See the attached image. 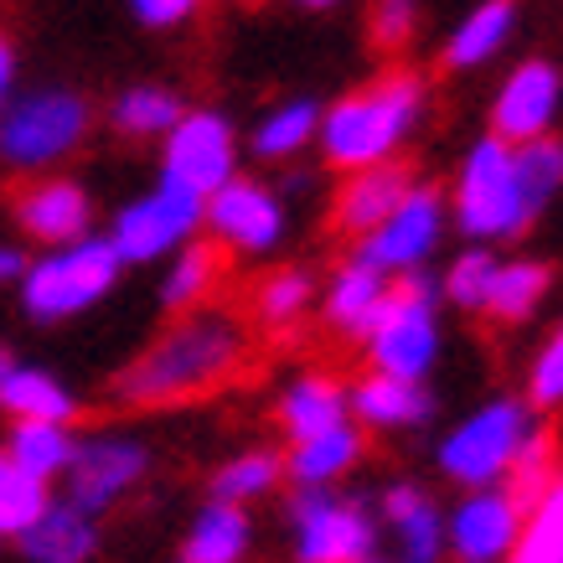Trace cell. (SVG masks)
I'll return each instance as SVG.
<instances>
[{
  "label": "cell",
  "mask_w": 563,
  "mask_h": 563,
  "mask_svg": "<svg viewBox=\"0 0 563 563\" xmlns=\"http://www.w3.org/2000/svg\"><path fill=\"white\" fill-rule=\"evenodd\" d=\"M357 563H383V559H357Z\"/></svg>",
  "instance_id": "bcb514c9"
},
{
  "label": "cell",
  "mask_w": 563,
  "mask_h": 563,
  "mask_svg": "<svg viewBox=\"0 0 563 563\" xmlns=\"http://www.w3.org/2000/svg\"><path fill=\"white\" fill-rule=\"evenodd\" d=\"M300 5H316V11H325V5H336V0H300Z\"/></svg>",
  "instance_id": "f6af8a7d"
},
{
  "label": "cell",
  "mask_w": 563,
  "mask_h": 563,
  "mask_svg": "<svg viewBox=\"0 0 563 563\" xmlns=\"http://www.w3.org/2000/svg\"><path fill=\"white\" fill-rule=\"evenodd\" d=\"M279 419H285V429H290V440H316V434H325V429L346 424V388L342 383H331V377L310 373L300 377L285 398H279Z\"/></svg>",
  "instance_id": "7402d4cb"
},
{
  "label": "cell",
  "mask_w": 563,
  "mask_h": 563,
  "mask_svg": "<svg viewBox=\"0 0 563 563\" xmlns=\"http://www.w3.org/2000/svg\"><path fill=\"white\" fill-rule=\"evenodd\" d=\"M409 172L404 166H373V172H357L352 181H346L342 202H336V222H342L346 233H357V239H367L373 228H383V222L393 218V207L409 197Z\"/></svg>",
  "instance_id": "ac0fdd59"
},
{
  "label": "cell",
  "mask_w": 563,
  "mask_h": 563,
  "mask_svg": "<svg viewBox=\"0 0 563 563\" xmlns=\"http://www.w3.org/2000/svg\"><path fill=\"white\" fill-rule=\"evenodd\" d=\"M212 274H218V254H212L207 243H187L172 264V279L161 285V300H166L172 310L197 306V300L207 295V285H212Z\"/></svg>",
  "instance_id": "e575fe53"
},
{
  "label": "cell",
  "mask_w": 563,
  "mask_h": 563,
  "mask_svg": "<svg viewBox=\"0 0 563 563\" xmlns=\"http://www.w3.org/2000/svg\"><path fill=\"white\" fill-rule=\"evenodd\" d=\"M207 202L197 191L176 187V181H161L151 197H140L135 207H124L120 218H114V254L120 264H145V258H161L172 254L176 243H187L197 233V222H202Z\"/></svg>",
  "instance_id": "9c48e42d"
},
{
  "label": "cell",
  "mask_w": 563,
  "mask_h": 563,
  "mask_svg": "<svg viewBox=\"0 0 563 563\" xmlns=\"http://www.w3.org/2000/svg\"><path fill=\"white\" fill-rule=\"evenodd\" d=\"M321 130V109L316 103H285V109H274L269 120L254 130V151L269 155V161H285V155H300L316 140Z\"/></svg>",
  "instance_id": "4dcf8cb0"
},
{
  "label": "cell",
  "mask_w": 563,
  "mask_h": 563,
  "mask_svg": "<svg viewBox=\"0 0 563 563\" xmlns=\"http://www.w3.org/2000/svg\"><path fill=\"white\" fill-rule=\"evenodd\" d=\"M207 222H212V233H218L228 249H243V254H264L279 243L285 233V207L274 197L269 187H258V181H243L233 176L228 187H218L207 197Z\"/></svg>",
  "instance_id": "5bb4252c"
},
{
  "label": "cell",
  "mask_w": 563,
  "mask_h": 563,
  "mask_svg": "<svg viewBox=\"0 0 563 563\" xmlns=\"http://www.w3.org/2000/svg\"><path fill=\"white\" fill-rule=\"evenodd\" d=\"M357 336H367L377 373L404 377V383H424L440 352V331H434V285L424 274H409L383 290L373 316L362 321Z\"/></svg>",
  "instance_id": "277c9868"
},
{
  "label": "cell",
  "mask_w": 563,
  "mask_h": 563,
  "mask_svg": "<svg viewBox=\"0 0 563 563\" xmlns=\"http://www.w3.org/2000/svg\"><path fill=\"white\" fill-rule=\"evenodd\" d=\"M383 290H388V279L377 269H367V264H346L336 279H331V295H325V316L342 325V331H362V321L373 316V306L383 300Z\"/></svg>",
  "instance_id": "f546056e"
},
{
  "label": "cell",
  "mask_w": 563,
  "mask_h": 563,
  "mask_svg": "<svg viewBox=\"0 0 563 563\" xmlns=\"http://www.w3.org/2000/svg\"><path fill=\"white\" fill-rule=\"evenodd\" d=\"M528 409H563V325L548 336L528 373Z\"/></svg>",
  "instance_id": "f35d334b"
},
{
  "label": "cell",
  "mask_w": 563,
  "mask_h": 563,
  "mask_svg": "<svg viewBox=\"0 0 563 563\" xmlns=\"http://www.w3.org/2000/svg\"><path fill=\"white\" fill-rule=\"evenodd\" d=\"M176 187L212 197L218 187L233 181V130L222 114H181L172 135H166V176Z\"/></svg>",
  "instance_id": "8fae6325"
},
{
  "label": "cell",
  "mask_w": 563,
  "mask_h": 563,
  "mask_svg": "<svg viewBox=\"0 0 563 563\" xmlns=\"http://www.w3.org/2000/svg\"><path fill=\"white\" fill-rule=\"evenodd\" d=\"M306 306H310V279L300 269L274 274L269 285L258 290V316H264L269 325H290Z\"/></svg>",
  "instance_id": "74e56055"
},
{
  "label": "cell",
  "mask_w": 563,
  "mask_h": 563,
  "mask_svg": "<svg viewBox=\"0 0 563 563\" xmlns=\"http://www.w3.org/2000/svg\"><path fill=\"white\" fill-rule=\"evenodd\" d=\"M73 450H78V440L68 434V424H16L5 455H11L26 476L52 481V476H63V471L73 465Z\"/></svg>",
  "instance_id": "83f0119b"
},
{
  "label": "cell",
  "mask_w": 563,
  "mask_h": 563,
  "mask_svg": "<svg viewBox=\"0 0 563 563\" xmlns=\"http://www.w3.org/2000/svg\"><path fill=\"white\" fill-rule=\"evenodd\" d=\"M88 130V109L73 93H32L0 120V155L11 166H52Z\"/></svg>",
  "instance_id": "ba28073f"
},
{
  "label": "cell",
  "mask_w": 563,
  "mask_h": 563,
  "mask_svg": "<svg viewBox=\"0 0 563 563\" xmlns=\"http://www.w3.org/2000/svg\"><path fill=\"white\" fill-rule=\"evenodd\" d=\"M507 563H563V476L528 507Z\"/></svg>",
  "instance_id": "484cf974"
},
{
  "label": "cell",
  "mask_w": 563,
  "mask_h": 563,
  "mask_svg": "<svg viewBox=\"0 0 563 563\" xmlns=\"http://www.w3.org/2000/svg\"><path fill=\"white\" fill-rule=\"evenodd\" d=\"M52 507L47 481L26 476L11 455H0V538H21Z\"/></svg>",
  "instance_id": "f1b7e54d"
},
{
  "label": "cell",
  "mask_w": 563,
  "mask_h": 563,
  "mask_svg": "<svg viewBox=\"0 0 563 563\" xmlns=\"http://www.w3.org/2000/svg\"><path fill=\"white\" fill-rule=\"evenodd\" d=\"M538 218L522 172H517V145L507 140H476V151L465 155L461 181H455V222L465 239H512Z\"/></svg>",
  "instance_id": "3957f363"
},
{
  "label": "cell",
  "mask_w": 563,
  "mask_h": 563,
  "mask_svg": "<svg viewBox=\"0 0 563 563\" xmlns=\"http://www.w3.org/2000/svg\"><path fill=\"white\" fill-rule=\"evenodd\" d=\"M0 409L16 413L21 424H68L78 404L57 377L36 373V367H16V373L0 383Z\"/></svg>",
  "instance_id": "cb8c5ba5"
},
{
  "label": "cell",
  "mask_w": 563,
  "mask_h": 563,
  "mask_svg": "<svg viewBox=\"0 0 563 563\" xmlns=\"http://www.w3.org/2000/svg\"><path fill=\"white\" fill-rule=\"evenodd\" d=\"M517 172H522V187H528L532 207H543L548 197L563 187V145L559 140H532V145H517Z\"/></svg>",
  "instance_id": "8d00e7d4"
},
{
  "label": "cell",
  "mask_w": 563,
  "mask_h": 563,
  "mask_svg": "<svg viewBox=\"0 0 563 563\" xmlns=\"http://www.w3.org/2000/svg\"><path fill=\"white\" fill-rule=\"evenodd\" d=\"M249 553V517L243 507L212 501L187 532V563H239Z\"/></svg>",
  "instance_id": "d4e9b609"
},
{
  "label": "cell",
  "mask_w": 563,
  "mask_h": 563,
  "mask_svg": "<svg viewBox=\"0 0 563 563\" xmlns=\"http://www.w3.org/2000/svg\"><path fill=\"white\" fill-rule=\"evenodd\" d=\"M563 471H559V461H553V440L532 429V440L522 444V455H517L512 471H507V492H512V501L528 512L532 501H538V496H543Z\"/></svg>",
  "instance_id": "836d02e7"
},
{
  "label": "cell",
  "mask_w": 563,
  "mask_h": 563,
  "mask_svg": "<svg viewBox=\"0 0 563 563\" xmlns=\"http://www.w3.org/2000/svg\"><path fill=\"white\" fill-rule=\"evenodd\" d=\"M140 476H145V450L135 440H114V434L84 440L68 465V507H78L84 517L109 512Z\"/></svg>",
  "instance_id": "4fadbf2b"
},
{
  "label": "cell",
  "mask_w": 563,
  "mask_h": 563,
  "mask_svg": "<svg viewBox=\"0 0 563 563\" xmlns=\"http://www.w3.org/2000/svg\"><path fill=\"white\" fill-rule=\"evenodd\" d=\"M16 274H26V258L16 249H0V279H16Z\"/></svg>",
  "instance_id": "b9f144b4"
},
{
  "label": "cell",
  "mask_w": 563,
  "mask_h": 563,
  "mask_svg": "<svg viewBox=\"0 0 563 563\" xmlns=\"http://www.w3.org/2000/svg\"><path fill=\"white\" fill-rule=\"evenodd\" d=\"M512 26H517V0H481L476 11L450 32L444 63L450 68H481V63H492L496 52L507 47Z\"/></svg>",
  "instance_id": "44dd1931"
},
{
  "label": "cell",
  "mask_w": 563,
  "mask_h": 563,
  "mask_svg": "<svg viewBox=\"0 0 563 563\" xmlns=\"http://www.w3.org/2000/svg\"><path fill=\"white\" fill-rule=\"evenodd\" d=\"M444 233V202L434 187H409V197L393 207V218L373 228L357 249V264L377 274H413L434 254V243Z\"/></svg>",
  "instance_id": "30bf717a"
},
{
  "label": "cell",
  "mask_w": 563,
  "mask_h": 563,
  "mask_svg": "<svg viewBox=\"0 0 563 563\" xmlns=\"http://www.w3.org/2000/svg\"><path fill=\"white\" fill-rule=\"evenodd\" d=\"M5 88H11V47L0 42V103H5Z\"/></svg>",
  "instance_id": "7bdbcfd3"
},
{
  "label": "cell",
  "mask_w": 563,
  "mask_h": 563,
  "mask_svg": "<svg viewBox=\"0 0 563 563\" xmlns=\"http://www.w3.org/2000/svg\"><path fill=\"white\" fill-rule=\"evenodd\" d=\"M419 103H424V88L409 73H393L367 93H352L336 109L321 114V151L331 166H346V172H373V166H388V155L398 151V140L413 130L419 120Z\"/></svg>",
  "instance_id": "7a4b0ae2"
},
{
  "label": "cell",
  "mask_w": 563,
  "mask_h": 563,
  "mask_svg": "<svg viewBox=\"0 0 563 563\" xmlns=\"http://www.w3.org/2000/svg\"><path fill=\"white\" fill-rule=\"evenodd\" d=\"M563 99V78L548 63H522V68L501 84L492 109V135L507 140V145H532V140H548V124L559 114Z\"/></svg>",
  "instance_id": "9a60e30c"
},
{
  "label": "cell",
  "mask_w": 563,
  "mask_h": 563,
  "mask_svg": "<svg viewBox=\"0 0 563 563\" xmlns=\"http://www.w3.org/2000/svg\"><path fill=\"white\" fill-rule=\"evenodd\" d=\"M279 471H285V461H279V455H269V450H249V455H233V461L218 471V481H212V501L243 507V501H254V496L274 492Z\"/></svg>",
  "instance_id": "1f68e13d"
},
{
  "label": "cell",
  "mask_w": 563,
  "mask_h": 563,
  "mask_svg": "<svg viewBox=\"0 0 563 563\" xmlns=\"http://www.w3.org/2000/svg\"><path fill=\"white\" fill-rule=\"evenodd\" d=\"M383 517H388L393 538H398V563H440L444 543V517L413 481H398L383 492Z\"/></svg>",
  "instance_id": "2e32d148"
},
{
  "label": "cell",
  "mask_w": 563,
  "mask_h": 563,
  "mask_svg": "<svg viewBox=\"0 0 563 563\" xmlns=\"http://www.w3.org/2000/svg\"><path fill=\"white\" fill-rule=\"evenodd\" d=\"M243 336L228 316H191L176 331H166L161 342L140 362H130V373L114 383L124 404H176L191 393L212 388L239 367Z\"/></svg>",
  "instance_id": "6da1fadb"
},
{
  "label": "cell",
  "mask_w": 563,
  "mask_h": 563,
  "mask_svg": "<svg viewBox=\"0 0 563 563\" xmlns=\"http://www.w3.org/2000/svg\"><path fill=\"white\" fill-rule=\"evenodd\" d=\"M532 440V413L522 398H492L486 409H476L465 424H455L440 444V471L455 486L486 492L501 486L512 461L522 455V444Z\"/></svg>",
  "instance_id": "5b68a950"
},
{
  "label": "cell",
  "mask_w": 563,
  "mask_h": 563,
  "mask_svg": "<svg viewBox=\"0 0 563 563\" xmlns=\"http://www.w3.org/2000/svg\"><path fill=\"white\" fill-rule=\"evenodd\" d=\"M120 279V254L109 239H78L57 254L36 258L26 269V310L36 321H63V316H78L93 300L114 290Z\"/></svg>",
  "instance_id": "8992f818"
},
{
  "label": "cell",
  "mask_w": 563,
  "mask_h": 563,
  "mask_svg": "<svg viewBox=\"0 0 563 563\" xmlns=\"http://www.w3.org/2000/svg\"><path fill=\"white\" fill-rule=\"evenodd\" d=\"M492 279H496V258L486 249H465L450 274H444V295L465 310H486V295H492Z\"/></svg>",
  "instance_id": "d590c367"
},
{
  "label": "cell",
  "mask_w": 563,
  "mask_h": 563,
  "mask_svg": "<svg viewBox=\"0 0 563 563\" xmlns=\"http://www.w3.org/2000/svg\"><path fill=\"white\" fill-rule=\"evenodd\" d=\"M114 124H120L124 135H172L176 124H181V103L166 88H130L114 103Z\"/></svg>",
  "instance_id": "d6a6232c"
},
{
  "label": "cell",
  "mask_w": 563,
  "mask_h": 563,
  "mask_svg": "<svg viewBox=\"0 0 563 563\" xmlns=\"http://www.w3.org/2000/svg\"><path fill=\"white\" fill-rule=\"evenodd\" d=\"M373 26H377V42H383V47L404 42V36H409V26H413V0H377Z\"/></svg>",
  "instance_id": "ab89813d"
},
{
  "label": "cell",
  "mask_w": 563,
  "mask_h": 563,
  "mask_svg": "<svg viewBox=\"0 0 563 563\" xmlns=\"http://www.w3.org/2000/svg\"><path fill=\"white\" fill-rule=\"evenodd\" d=\"M93 543H99L93 517H84L78 507H68V501H52L47 512L21 532V548H26L32 563H88Z\"/></svg>",
  "instance_id": "d6986e66"
},
{
  "label": "cell",
  "mask_w": 563,
  "mask_h": 563,
  "mask_svg": "<svg viewBox=\"0 0 563 563\" xmlns=\"http://www.w3.org/2000/svg\"><path fill=\"white\" fill-rule=\"evenodd\" d=\"M135 5V16L145 21V26H176V21H187L202 0H130Z\"/></svg>",
  "instance_id": "60d3db41"
},
{
  "label": "cell",
  "mask_w": 563,
  "mask_h": 563,
  "mask_svg": "<svg viewBox=\"0 0 563 563\" xmlns=\"http://www.w3.org/2000/svg\"><path fill=\"white\" fill-rule=\"evenodd\" d=\"M346 409H357V419L373 429H413V424H424L434 404H429L424 383H404V377L373 373L346 393Z\"/></svg>",
  "instance_id": "e0dca14e"
},
{
  "label": "cell",
  "mask_w": 563,
  "mask_h": 563,
  "mask_svg": "<svg viewBox=\"0 0 563 563\" xmlns=\"http://www.w3.org/2000/svg\"><path fill=\"white\" fill-rule=\"evenodd\" d=\"M21 222L47 243H78L88 233V197L73 181H42L21 197Z\"/></svg>",
  "instance_id": "ffe728a7"
},
{
  "label": "cell",
  "mask_w": 563,
  "mask_h": 563,
  "mask_svg": "<svg viewBox=\"0 0 563 563\" xmlns=\"http://www.w3.org/2000/svg\"><path fill=\"white\" fill-rule=\"evenodd\" d=\"M16 373V357H11V352H5V346H0V383H5V377Z\"/></svg>",
  "instance_id": "ee69618b"
},
{
  "label": "cell",
  "mask_w": 563,
  "mask_h": 563,
  "mask_svg": "<svg viewBox=\"0 0 563 563\" xmlns=\"http://www.w3.org/2000/svg\"><path fill=\"white\" fill-rule=\"evenodd\" d=\"M522 507L512 501L507 486H486V492H471L444 517V543L455 548L461 563H507L517 548V532H522Z\"/></svg>",
  "instance_id": "7c38bea8"
},
{
  "label": "cell",
  "mask_w": 563,
  "mask_h": 563,
  "mask_svg": "<svg viewBox=\"0 0 563 563\" xmlns=\"http://www.w3.org/2000/svg\"><path fill=\"white\" fill-rule=\"evenodd\" d=\"M295 563H357L373 559L377 528L362 501H342L331 492H300L290 507Z\"/></svg>",
  "instance_id": "52a82bcc"
},
{
  "label": "cell",
  "mask_w": 563,
  "mask_h": 563,
  "mask_svg": "<svg viewBox=\"0 0 563 563\" xmlns=\"http://www.w3.org/2000/svg\"><path fill=\"white\" fill-rule=\"evenodd\" d=\"M357 455H362V434L352 424H336V429H325V434H316V440L295 444L285 471L300 481V492H325L331 481L357 465Z\"/></svg>",
  "instance_id": "603a6c76"
},
{
  "label": "cell",
  "mask_w": 563,
  "mask_h": 563,
  "mask_svg": "<svg viewBox=\"0 0 563 563\" xmlns=\"http://www.w3.org/2000/svg\"><path fill=\"white\" fill-rule=\"evenodd\" d=\"M548 290V264L538 258H512V264H496L492 295H486V310L496 321H528L538 300Z\"/></svg>",
  "instance_id": "4316f807"
}]
</instances>
